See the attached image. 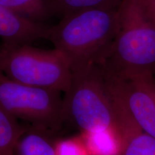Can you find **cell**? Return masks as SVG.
<instances>
[{"mask_svg": "<svg viewBox=\"0 0 155 155\" xmlns=\"http://www.w3.org/2000/svg\"><path fill=\"white\" fill-rule=\"evenodd\" d=\"M119 7H98L66 15L50 27L46 40L67 58L73 71L99 63L117 35Z\"/></svg>", "mask_w": 155, "mask_h": 155, "instance_id": "1", "label": "cell"}, {"mask_svg": "<svg viewBox=\"0 0 155 155\" xmlns=\"http://www.w3.org/2000/svg\"><path fill=\"white\" fill-rule=\"evenodd\" d=\"M119 28L99 65L113 74L155 75V10L150 0H122Z\"/></svg>", "mask_w": 155, "mask_h": 155, "instance_id": "2", "label": "cell"}, {"mask_svg": "<svg viewBox=\"0 0 155 155\" xmlns=\"http://www.w3.org/2000/svg\"><path fill=\"white\" fill-rule=\"evenodd\" d=\"M65 94L63 121L71 122L81 132L98 129L116 130L111 96L98 63L73 71L71 85Z\"/></svg>", "mask_w": 155, "mask_h": 155, "instance_id": "3", "label": "cell"}, {"mask_svg": "<svg viewBox=\"0 0 155 155\" xmlns=\"http://www.w3.org/2000/svg\"><path fill=\"white\" fill-rule=\"evenodd\" d=\"M0 71L9 78L39 88L65 93L73 70L61 51L35 48L32 44H9L0 47Z\"/></svg>", "mask_w": 155, "mask_h": 155, "instance_id": "4", "label": "cell"}, {"mask_svg": "<svg viewBox=\"0 0 155 155\" xmlns=\"http://www.w3.org/2000/svg\"><path fill=\"white\" fill-rule=\"evenodd\" d=\"M61 92L17 82L0 71V106L39 128L56 129L63 121Z\"/></svg>", "mask_w": 155, "mask_h": 155, "instance_id": "5", "label": "cell"}, {"mask_svg": "<svg viewBox=\"0 0 155 155\" xmlns=\"http://www.w3.org/2000/svg\"><path fill=\"white\" fill-rule=\"evenodd\" d=\"M101 69L108 88L119 97L136 123L155 139L154 75L113 74Z\"/></svg>", "mask_w": 155, "mask_h": 155, "instance_id": "6", "label": "cell"}, {"mask_svg": "<svg viewBox=\"0 0 155 155\" xmlns=\"http://www.w3.org/2000/svg\"><path fill=\"white\" fill-rule=\"evenodd\" d=\"M121 144L120 155H155V139L136 123L119 97L108 88Z\"/></svg>", "mask_w": 155, "mask_h": 155, "instance_id": "7", "label": "cell"}, {"mask_svg": "<svg viewBox=\"0 0 155 155\" xmlns=\"http://www.w3.org/2000/svg\"><path fill=\"white\" fill-rule=\"evenodd\" d=\"M50 27L32 22L0 5V37L9 44H32L46 39Z\"/></svg>", "mask_w": 155, "mask_h": 155, "instance_id": "8", "label": "cell"}, {"mask_svg": "<svg viewBox=\"0 0 155 155\" xmlns=\"http://www.w3.org/2000/svg\"><path fill=\"white\" fill-rule=\"evenodd\" d=\"M80 137L90 155H120L121 144L116 130L94 129L82 131Z\"/></svg>", "mask_w": 155, "mask_h": 155, "instance_id": "9", "label": "cell"}, {"mask_svg": "<svg viewBox=\"0 0 155 155\" xmlns=\"http://www.w3.org/2000/svg\"><path fill=\"white\" fill-rule=\"evenodd\" d=\"M0 5L35 22L44 24L53 17L50 0H0Z\"/></svg>", "mask_w": 155, "mask_h": 155, "instance_id": "10", "label": "cell"}, {"mask_svg": "<svg viewBox=\"0 0 155 155\" xmlns=\"http://www.w3.org/2000/svg\"><path fill=\"white\" fill-rule=\"evenodd\" d=\"M12 155H55L54 144L40 130L25 131Z\"/></svg>", "mask_w": 155, "mask_h": 155, "instance_id": "11", "label": "cell"}, {"mask_svg": "<svg viewBox=\"0 0 155 155\" xmlns=\"http://www.w3.org/2000/svg\"><path fill=\"white\" fill-rule=\"evenodd\" d=\"M122 0H50L53 17L66 15L98 7H119Z\"/></svg>", "mask_w": 155, "mask_h": 155, "instance_id": "12", "label": "cell"}, {"mask_svg": "<svg viewBox=\"0 0 155 155\" xmlns=\"http://www.w3.org/2000/svg\"><path fill=\"white\" fill-rule=\"evenodd\" d=\"M25 131L17 119L0 106V155H12Z\"/></svg>", "mask_w": 155, "mask_h": 155, "instance_id": "13", "label": "cell"}, {"mask_svg": "<svg viewBox=\"0 0 155 155\" xmlns=\"http://www.w3.org/2000/svg\"><path fill=\"white\" fill-rule=\"evenodd\" d=\"M54 150L55 155H90L80 135L55 141Z\"/></svg>", "mask_w": 155, "mask_h": 155, "instance_id": "14", "label": "cell"}, {"mask_svg": "<svg viewBox=\"0 0 155 155\" xmlns=\"http://www.w3.org/2000/svg\"><path fill=\"white\" fill-rule=\"evenodd\" d=\"M150 2H151V3H152V7H154V9L155 10V0H150Z\"/></svg>", "mask_w": 155, "mask_h": 155, "instance_id": "15", "label": "cell"}, {"mask_svg": "<svg viewBox=\"0 0 155 155\" xmlns=\"http://www.w3.org/2000/svg\"></svg>", "mask_w": 155, "mask_h": 155, "instance_id": "16", "label": "cell"}]
</instances>
